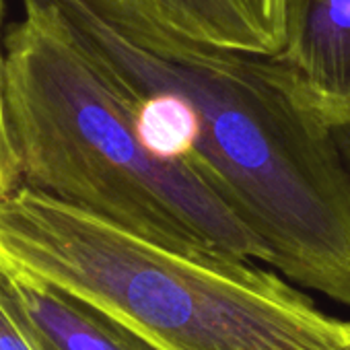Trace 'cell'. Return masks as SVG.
I'll return each instance as SVG.
<instances>
[{
	"mask_svg": "<svg viewBox=\"0 0 350 350\" xmlns=\"http://www.w3.org/2000/svg\"><path fill=\"white\" fill-rule=\"evenodd\" d=\"M140 107L293 282L350 307V171L332 126L276 56L132 40L81 0H56Z\"/></svg>",
	"mask_w": 350,
	"mask_h": 350,
	"instance_id": "6da1fadb",
	"label": "cell"
},
{
	"mask_svg": "<svg viewBox=\"0 0 350 350\" xmlns=\"http://www.w3.org/2000/svg\"><path fill=\"white\" fill-rule=\"evenodd\" d=\"M5 101L21 184L175 247L268 264L202 175L152 146L138 103L56 0H21L5 31Z\"/></svg>",
	"mask_w": 350,
	"mask_h": 350,
	"instance_id": "7a4b0ae2",
	"label": "cell"
},
{
	"mask_svg": "<svg viewBox=\"0 0 350 350\" xmlns=\"http://www.w3.org/2000/svg\"><path fill=\"white\" fill-rule=\"evenodd\" d=\"M0 254L165 350H350V321L254 260L175 247L25 184L0 198Z\"/></svg>",
	"mask_w": 350,
	"mask_h": 350,
	"instance_id": "3957f363",
	"label": "cell"
},
{
	"mask_svg": "<svg viewBox=\"0 0 350 350\" xmlns=\"http://www.w3.org/2000/svg\"><path fill=\"white\" fill-rule=\"evenodd\" d=\"M132 40L178 42L252 56H278L288 0H81Z\"/></svg>",
	"mask_w": 350,
	"mask_h": 350,
	"instance_id": "277c9868",
	"label": "cell"
},
{
	"mask_svg": "<svg viewBox=\"0 0 350 350\" xmlns=\"http://www.w3.org/2000/svg\"><path fill=\"white\" fill-rule=\"evenodd\" d=\"M0 299L21 319L38 350H165L136 327L3 254Z\"/></svg>",
	"mask_w": 350,
	"mask_h": 350,
	"instance_id": "5b68a950",
	"label": "cell"
},
{
	"mask_svg": "<svg viewBox=\"0 0 350 350\" xmlns=\"http://www.w3.org/2000/svg\"><path fill=\"white\" fill-rule=\"evenodd\" d=\"M276 58L332 128L350 118V0H288Z\"/></svg>",
	"mask_w": 350,
	"mask_h": 350,
	"instance_id": "8992f818",
	"label": "cell"
},
{
	"mask_svg": "<svg viewBox=\"0 0 350 350\" xmlns=\"http://www.w3.org/2000/svg\"><path fill=\"white\" fill-rule=\"evenodd\" d=\"M3 17H5V0H0V198L9 196L15 188L21 186V171L17 152L9 132L7 120V101H5V33H3Z\"/></svg>",
	"mask_w": 350,
	"mask_h": 350,
	"instance_id": "52a82bcc",
	"label": "cell"
},
{
	"mask_svg": "<svg viewBox=\"0 0 350 350\" xmlns=\"http://www.w3.org/2000/svg\"><path fill=\"white\" fill-rule=\"evenodd\" d=\"M0 350H38L21 319L0 299Z\"/></svg>",
	"mask_w": 350,
	"mask_h": 350,
	"instance_id": "ba28073f",
	"label": "cell"
},
{
	"mask_svg": "<svg viewBox=\"0 0 350 350\" xmlns=\"http://www.w3.org/2000/svg\"><path fill=\"white\" fill-rule=\"evenodd\" d=\"M332 130H334L336 142H338V146H340V152H342V157H344V161H346V167H348V171H350V118H348L346 122L334 126Z\"/></svg>",
	"mask_w": 350,
	"mask_h": 350,
	"instance_id": "9c48e42d",
	"label": "cell"
}]
</instances>
